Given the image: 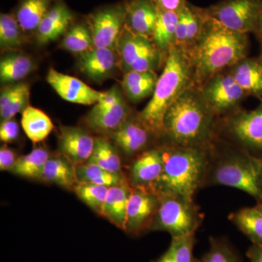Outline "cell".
<instances>
[{
    "label": "cell",
    "instance_id": "1",
    "mask_svg": "<svg viewBox=\"0 0 262 262\" xmlns=\"http://www.w3.org/2000/svg\"><path fill=\"white\" fill-rule=\"evenodd\" d=\"M219 119L201 89L192 86L165 114L160 145L209 149L217 138Z\"/></svg>",
    "mask_w": 262,
    "mask_h": 262
},
{
    "label": "cell",
    "instance_id": "2",
    "mask_svg": "<svg viewBox=\"0 0 262 262\" xmlns=\"http://www.w3.org/2000/svg\"><path fill=\"white\" fill-rule=\"evenodd\" d=\"M249 49L248 34L226 28L209 16L199 40L187 54L196 87L248 56Z\"/></svg>",
    "mask_w": 262,
    "mask_h": 262
},
{
    "label": "cell",
    "instance_id": "3",
    "mask_svg": "<svg viewBox=\"0 0 262 262\" xmlns=\"http://www.w3.org/2000/svg\"><path fill=\"white\" fill-rule=\"evenodd\" d=\"M258 160L217 136L208 149L203 188L224 186L234 188L261 202L257 184Z\"/></svg>",
    "mask_w": 262,
    "mask_h": 262
},
{
    "label": "cell",
    "instance_id": "4",
    "mask_svg": "<svg viewBox=\"0 0 262 262\" xmlns=\"http://www.w3.org/2000/svg\"><path fill=\"white\" fill-rule=\"evenodd\" d=\"M194 85V72L189 56L182 49L174 46L167 56L151 100L138 114L140 121L158 136L159 141L164 117L168 108Z\"/></svg>",
    "mask_w": 262,
    "mask_h": 262
},
{
    "label": "cell",
    "instance_id": "5",
    "mask_svg": "<svg viewBox=\"0 0 262 262\" xmlns=\"http://www.w3.org/2000/svg\"><path fill=\"white\" fill-rule=\"evenodd\" d=\"M160 146L163 151V171L152 190L159 196L194 200L204 185L208 149Z\"/></svg>",
    "mask_w": 262,
    "mask_h": 262
},
{
    "label": "cell",
    "instance_id": "6",
    "mask_svg": "<svg viewBox=\"0 0 262 262\" xmlns=\"http://www.w3.org/2000/svg\"><path fill=\"white\" fill-rule=\"evenodd\" d=\"M204 214L194 200L180 196H160V204L149 232H168L171 237L196 234Z\"/></svg>",
    "mask_w": 262,
    "mask_h": 262
},
{
    "label": "cell",
    "instance_id": "7",
    "mask_svg": "<svg viewBox=\"0 0 262 262\" xmlns=\"http://www.w3.org/2000/svg\"><path fill=\"white\" fill-rule=\"evenodd\" d=\"M217 136L262 160V101L252 110L219 119Z\"/></svg>",
    "mask_w": 262,
    "mask_h": 262
},
{
    "label": "cell",
    "instance_id": "8",
    "mask_svg": "<svg viewBox=\"0 0 262 262\" xmlns=\"http://www.w3.org/2000/svg\"><path fill=\"white\" fill-rule=\"evenodd\" d=\"M116 48L125 73L129 71H155L166 61L167 57L157 48L151 38L136 34L126 26Z\"/></svg>",
    "mask_w": 262,
    "mask_h": 262
},
{
    "label": "cell",
    "instance_id": "9",
    "mask_svg": "<svg viewBox=\"0 0 262 262\" xmlns=\"http://www.w3.org/2000/svg\"><path fill=\"white\" fill-rule=\"evenodd\" d=\"M203 97L219 118L242 110L247 95L227 70L206 81L199 88Z\"/></svg>",
    "mask_w": 262,
    "mask_h": 262
},
{
    "label": "cell",
    "instance_id": "10",
    "mask_svg": "<svg viewBox=\"0 0 262 262\" xmlns=\"http://www.w3.org/2000/svg\"><path fill=\"white\" fill-rule=\"evenodd\" d=\"M261 8L262 0H222L206 10L226 28L249 34L256 31Z\"/></svg>",
    "mask_w": 262,
    "mask_h": 262
},
{
    "label": "cell",
    "instance_id": "11",
    "mask_svg": "<svg viewBox=\"0 0 262 262\" xmlns=\"http://www.w3.org/2000/svg\"><path fill=\"white\" fill-rule=\"evenodd\" d=\"M159 204L160 196L152 189L131 187L124 231L134 237L149 232Z\"/></svg>",
    "mask_w": 262,
    "mask_h": 262
},
{
    "label": "cell",
    "instance_id": "12",
    "mask_svg": "<svg viewBox=\"0 0 262 262\" xmlns=\"http://www.w3.org/2000/svg\"><path fill=\"white\" fill-rule=\"evenodd\" d=\"M125 21V4L106 7L95 12L90 19L95 47L116 48Z\"/></svg>",
    "mask_w": 262,
    "mask_h": 262
},
{
    "label": "cell",
    "instance_id": "13",
    "mask_svg": "<svg viewBox=\"0 0 262 262\" xmlns=\"http://www.w3.org/2000/svg\"><path fill=\"white\" fill-rule=\"evenodd\" d=\"M110 135L122 155L132 159L146 150L156 146H152L153 143L160 145L158 136L140 121L138 115L135 117L130 115L121 126Z\"/></svg>",
    "mask_w": 262,
    "mask_h": 262
},
{
    "label": "cell",
    "instance_id": "14",
    "mask_svg": "<svg viewBox=\"0 0 262 262\" xmlns=\"http://www.w3.org/2000/svg\"><path fill=\"white\" fill-rule=\"evenodd\" d=\"M208 18L206 8H199L187 1L179 12L176 47L188 54L201 37Z\"/></svg>",
    "mask_w": 262,
    "mask_h": 262
},
{
    "label": "cell",
    "instance_id": "15",
    "mask_svg": "<svg viewBox=\"0 0 262 262\" xmlns=\"http://www.w3.org/2000/svg\"><path fill=\"white\" fill-rule=\"evenodd\" d=\"M163 168V148L160 145L154 146L133 159L127 179L132 187L152 189L161 175Z\"/></svg>",
    "mask_w": 262,
    "mask_h": 262
},
{
    "label": "cell",
    "instance_id": "16",
    "mask_svg": "<svg viewBox=\"0 0 262 262\" xmlns=\"http://www.w3.org/2000/svg\"><path fill=\"white\" fill-rule=\"evenodd\" d=\"M47 81L63 99L77 104H96L105 94L91 89L76 77L57 72L53 69L48 72Z\"/></svg>",
    "mask_w": 262,
    "mask_h": 262
},
{
    "label": "cell",
    "instance_id": "17",
    "mask_svg": "<svg viewBox=\"0 0 262 262\" xmlns=\"http://www.w3.org/2000/svg\"><path fill=\"white\" fill-rule=\"evenodd\" d=\"M59 130L60 154L64 155L76 165L86 163L94 150V138L80 127L61 126Z\"/></svg>",
    "mask_w": 262,
    "mask_h": 262
},
{
    "label": "cell",
    "instance_id": "18",
    "mask_svg": "<svg viewBox=\"0 0 262 262\" xmlns=\"http://www.w3.org/2000/svg\"><path fill=\"white\" fill-rule=\"evenodd\" d=\"M130 115V108L123 96L112 106H101L96 103L86 117V122L91 130L111 134Z\"/></svg>",
    "mask_w": 262,
    "mask_h": 262
},
{
    "label": "cell",
    "instance_id": "19",
    "mask_svg": "<svg viewBox=\"0 0 262 262\" xmlns=\"http://www.w3.org/2000/svg\"><path fill=\"white\" fill-rule=\"evenodd\" d=\"M125 26L132 32L151 39L158 20L159 8L155 0H128Z\"/></svg>",
    "mask_w": 262,
    "mask_h": 262
},
{
    "label": "cell",
    "instance_id": "20",
    "mask_svg": "<svg viewBox=\"0 0 262 262\" xmlns=\"http://www.w3.org/2000/svg\"><path fill=\"white\" fill-rule=\"evenodd\" d=\"M118 56L111 48H96L80 54V70L92 80H102L116 68Z\"/></svg>",
    "mask_w": 262,
    "mask_h": 262
},
{
    "label": "cell",
    "instance_id": "21",
    "mask_svg": "<svg viewBox=\"0 0 262 262\" xmlns=\"http://www.w3.org/2000/svg\"><path fill=\"white\" fill-rule=\"evenodd\" d=\"M227 71L248 96L262 101V62L259 57H246Z\"/></svg>",
    "mask_w": 262,
    "mask_h": 262
},
{
    "label": "cell",
    "instance_id": "22",
    "mask_svg": "<svg viewBox=\"0 0 262 262\" xmlns=\"http://www.w3.org/2000/svg\"><path fill=\"white\" fill-rule=\"evenodd\" d=\"M72 19L73 15L61 2L52 6L36 30L38 42L46 44L56 40L67 31Z\"/></svg>",
    "mask_w": 262,
    "mask_h": 262
},
{
    "label": "cell",
    "instance_id": "23",
    "mask_svg": "<svg viewBox=\"0 0 262 262\" xmlns=\"http://www.w3.org/2000/svg\"><path fill=\"white\" fill-rule=\"evenodd\" d=\"M130 192L131 187L127 179L121 184L110 187L101 214L117 228L123 231Z\"/></svg>",
    "mask_w": 262,
    "mask_h": 262
},
{
    "label": "cell",
    "instance_id": "24",
    "mask_svg": "<svg viewBox=\"0 0 262 262\" xmlns=\"http://www.w3.org/2000/svg\"><path fill=\"white\" fill-rule=\"evenodd\" d=\"M40 179L73 190L78 184L76 164L61 154L51 156L45 165Z\"/></svg>",
    "mask_w": 262,
    "mask_h": 262
},
{
    "label": "cell",
    "instance_id": "25",
    "mask_svg": "<svg viewBox=\"0 0 262 262\" xmlns=\"http://www.w3.org/2000/svg\"><path fill=\"white\" fill-rule=\"evenodd\" d=\"M158 78L155 71H129L122 79V88L131 102L138 103L152 96Z\"/></svg>",
    "mask_w": 262,
    "mask_h": 262
},
{
    "label": "cell",
    "instance_id": "26",
    "mask_svg": "<svg viewBox=\"0 0 262 262\" xmlns=\"http://www.w3.org/2000/svg\"><path fill=\"white\" fill-rule=\"evenodd\" d=\"M178 20L179 12L159 8L151 39L157 48L166 57L170 49L175 46Z\"/></svg>",
    "mask_w": 262,
    "mask_h": 262
},
{
    "label": "cell",
    "instance_id": "27",
    "mask_svg": "<svg viewBox=\"0 0 262 262\" xmlns=\"http://www.w3.org/2000/svg\"><path fill=\"white\" fill-rule=\"evenodd\" d=\"M229 220L252 244L262 246V211L256 205L233 212L229 215Z\"/></svg>",
    "mask_w": 262,
    "mask_h": 262
},
{
    "label": "cell",
    "instance_id": "28",
    "mask_svg": "<svg viewBox=\"0 0 262 262\" xmlns=\"http://www.w3.org/2000/svg\"><path fill=\"white\" fill-rule=\"evenodd\" d=\"M21 114L22 127L33 143L44 141L54 127L50 117L39 108L28 106Z\"/></svg>",
    "mask_w": 262,
    "mask_h": 262
},
{
    "label": "cell",
    "instance_id": "29",
    "mask_svg": "<svg viewBox=\"0 0 262 262\" xmlns=\"http://www.w3.org/2000/svg\"><path fill=\"white\" fill-rule=\"evenodd\" d=\"M86 163L94 164L113 173L123 174L119 149L103 136L94 138V150Z\"/></svg>",
    "mask_w": 262,
    "mask_h": 262
},
{
    "label": "cell",
    "instance_id": "30",
    "mask_svg": "<svg viewBox=\"0 0 262 262\" xmlns=\"http://www.w3.org/2000/svg\"><path fill=\"white\" fill-rule=\"evenodd\" d=\"M31 58L21 53H10L0 61V79L5 84H11L23 80L34 70Z\"/></svg>",
    "mask_w": 262,
    "mask_h": 262
},
{
    "label": "cell",
    "instance_id": "31",
    "mask_svg": "<svg viewBox=\"0 0 262 262\" xmlns=\"http://www.w3.org/2000/svg\"><path fill=\"white\" fill-rule=\"evenodd\" d=\"M52 2L53 0H21L15 18L23 32L37 30L51 8Z\"/></svg>",
    "mask_w": 262,
    "mask_h": 262
},
{
    "label": "cell",
    "instance_id": "32",
    "mask_svg": "<svg viewBox=\"0 0 262 262\" xmlns=\"http://www.w3.org/2000/svg\"><path fill=\"white\" fill-rule=\"evenodd\" d=\"M50 157L48 150L42 147L36 148L29 154L19 157L10 172L24 178L40 179Z\"/></svg>",
    "mask_w": 262,
    "mask_h": 262
},
{
    "label": "cell",
    "instance_id": "33",
    "mask_svg": "<svg viewBox=\"0 0 262 262\" xmlns=\"http://www.w3.org/2000/svg\"><path fill=\"white\" fill-rule=\"evenodd\" d=\"M76 173L78 183H92L108 187L121 184L127 179L123 174L113 173L89 163L76 165Z\"/></svg>",
    "mask_w": 262,
    "mask_h": 262
},
{
    "label": "cell",
    "instance_id": "34",
    "mask_svg": "<svg viewBox=\"0 0 262 262\" xmlns=\"http://www.w3.org/2000/svg\"><path fill=\"white\" fill-rule=\"evenodd\" d=\"M196 243V234L172 237L168 249L151 262H201L194 255Z\"/></svg>",
    "mask_w": 262,
    "mask_h": 262
},
{
    "label": "cell",
    "instance_id": "35",
    "mask_svg": "<svg viewBox=\"0 0 262 262\" xmlns=\"http://www.w3.org/2000/svg\"><path fill=\"white\" fill-rule=\"evenodd\" d=\"M201 262H243L239 253L225 237H211L209 248L200 258Z\"/></svg>",
    "mask_w": 262,
    "mask_h": 262
},
{
    "label": "cell",
    "instance_id": "36",
    "mask_svg": "<svg viewBox=\"0 0 262 262\" xmlns=\"http://www.w3.org/2000/svg\"><path fill=\"white\" fill-rule=\"evenodd\" d=\"M110 188L92 183H78L74 188L77 196L91 209L101 215Z\"/></svg>",
    "mask_w": 262,
    "mask_h": 262
},
{
    "label": "cell",
    "instance_id": "37",
    "mask_svg": "<svg viewBox=\"0 0 262 262\" xmlns=\"http://www.w3.org/2000/svg\"><path fill=\"white\" fill-rule=\"evenodd\" d=\"M62 47L74 53H83L95 47L92 33L82 24H76L67 32Z\"/></svg>",
    "mask_w": 262,
    "mask_h": 262
},
{
    "label": "cell",
    "instance_id": "38",
    "mask_svg": "<svg viewBox=\"0 0 262 262\" xmlns=\"http://www.w3.org/2000/svg\"><path fill=\"white\" fill-rule=\"evenodd\" d=\"M22 29L13 15L2 13L0 16V45L5 49H15L23 43Z\"/></svg>",
    "mask_w": 262,
    "mask_h": 262
},
{
    "label": "cell",
    "instance_id": "39",
    "mask_svg": "<svg viewBox=\"0 0 262 262\" xmlns=\"http://www.w3.org/2000/svg\"><path fill=\"white\" fill-rule=\"evenodd\" d=\"M29 94L30 91L28 84L20 83L18 94L4 110L0 111L1 122L11 120L17 114L22 113L29 106Z\"/></svg>",
    "mask_w": 262,
    "mask_h": 262
},
{
    "label": "cell",
    "instance_id": "40",
    "mask_svg": "<svg viewBox=\"0 0 262 262\" xmlns=\"http://www.w3.org/2000/svg\"><path fill=\"white\" fill-rule=\"evenodd\" d=\"M19 135V126L15 120H8L1 122L0 139L5 143H11L16 140Z\"/></svg>",
    "mask_w": 262,
    "mask_h": 262
},
{
    "label": "cell",
    "instance_id": "41",
    "mask_svg": "<svg viewBox=\"0 0 262 262\" xmlns=\"http://www.w3.org/2000/svg\"><path fill=\"white\" fill-rule=\"evenodd\" d=\"M18 157L10 148L7 145L1 146L0 149V170L1 171H10L14 166Z\"/></svg>",
    "mask_w": 262,
    "mask_h": 262
},
{
    "label": "cell",
    "instance_id": "42",
    "mask_svg": "<svg viewBox=\"0 0 262 262\" xmlns=\"http://www.w3.org/2000/svg\"><path fill=\"white\" fill-rule=\"evenodd\" d=\"M20 83L10 84L3 88L0 94V111L4 110L18 94Z\"/></svg>",
    "mask_w": 262,
    "mask_h": 262
},
{
    "label": "cell",
    "instance_id": "43",
    "mask_svg": "<svg viewBox=\"0 0 262 262\" xmlns=\"http://www.w3.org/2000/svg\"><path fill=\"white\" fill-rule=\"evenodd\" d=\"M160 9L179 12L187 0H155Z\"/></svg>",
    "mask_w": 262,
    "mask_h": 262
},
{
    "label": "cell",
    "instance_id": "44",
    "mask_svg": "<svg viewBox=\"0 0 262 262\" xmlns=\"http://www.w3.org/2000/svg\"><path fill=\"white\" fill-rule=\"evenodd\" d=\"M246 256L249 262H262V246L251 245L246 252Z\"/></svg>",
    "mask_w": 262,
    "mask_h": 262
},
{
    "label": "cell",
    "instance_id": "45",
    "mask_svg": "<svg viewBox=\"0 0 262 262\" xmlns=\"http://www.w3.org/2000/svg\"><path fill=\"white\" fill-rule=\"evenodd\" d=\"M257 38L258 42L261 45L262 48V8L261 13H260L259 18H258L257 27H256V31L253 33Z\"/></svg>",
    "mask_w": 262,
    "mask_h": 262
},
{
    "label": "cell",
    "instance_id": "46",
    "mask_svg": "<svg viewBox=\"0 0 262 262\" xmlns=\"http://www.w3.org/2000/svg\"><path fill=\"white\" fill-rule=\"evenodd\" d=\"M257 184L258 191L261 198V202L260 203H262V160H259L258 163Z\"/></svg>",
    "mask_w": 262,
    "mask_h": 262
},
{
    "label": "cell",
    "instance_id": "47",
    "mask_svg": "<svg viewBox=\"0 0 262 262\" xmlns=\"http://www.w3.org/2000/svg\"><path fill=\"white\" fill-rule=\"evenodd\" d=\"M256 206H257L258 208L262 211V203H256Z\"/></svg>",
    "mask_w": 262,
    "mask_h": 262
},
{
    "label": "cell",
    "instance_id": "48",
    "mask_svg": "<svg viewBox=\"0 0 262 262\" xmlns=\"http://www.w3.org/2000/svg\"><path fill=\"white\" fill-rule=\"evenodd\" d=\"M258 57H259L260 60H261V61L262 62V48H261V53H260V56Z\"/></svg>",
    "mask_w": 262,
    "mask_h": 262
}]
</instances>
